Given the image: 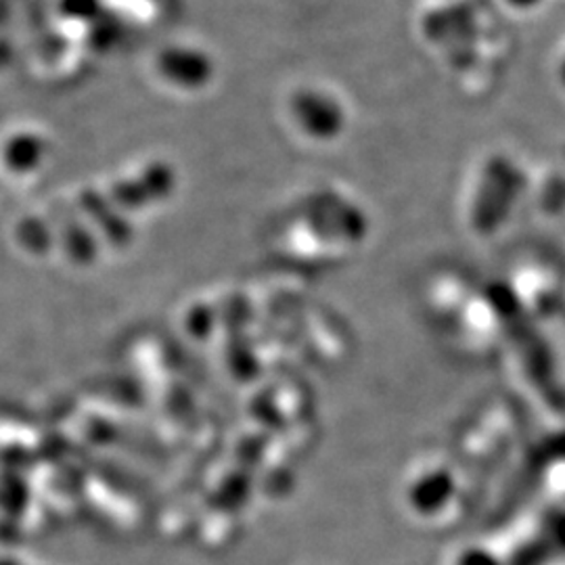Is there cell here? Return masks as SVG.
I'll list each match as a JSON object with an SVG mask.
<instances>
[{"label":"cell","mask_w":565,"mask_h":565,"mask_svg":"<svg viewBox=\"0 0 565 565\" xmlns=\"http://www.w3.org/2000/svg\"><path fill=\"white\" fill-rule=\"evenodd\" d=\"M555 534H557V539H559L562 546H565V515L559 520L557 527H555Z\"/></svg>","instance_id":"cell-6"},{"label":"cell","mask_w":565,"mask_h":565,"mask_svg":"<svg viewBox=\"0 0 565 565\" xmlns=\"http://www.w3.org/2000/svg\"><path fill=\"white\" fill-rule=\"evenodd\" d=\"M455 565H503V562L494 553L480 548V546H473V548L463 551Z\"/></svg>","instance_id":"cell-4"},{"label":"cell","mask_w":565,"mask_h":565,"mask_svg":"<svg viewBox=\"0 0 565 565\" xmlns=\"http://www.w3.org/2000/svg\"><path fill=\"white\" fill-rule=\"evenodd\" d=\"M557 78H559V82L565 86V55L562 57V61H559V65H557Z\"/></svg>","instance_id":"cell-7"},{"label":"cell","mask_w":565,"mask_h":565,"mask_svg":"<svg viewBox=\"0 0 565 565\" xmlns=\"http://www.w3.org/2000/svg\"><path fill=\"white\" fill-rule=\"evenodd\" d=\"M149 72L172 90H203L216 74L214 55L198 42L170 41L149 57Z\"/></svg>","instance_id":"cell-1"},{"label":"cell","mask_w":565,"mask_h":565,"mask_svg":"<svg viewBox=\"0 0 565 565\" xmlns=\"http://www.w3.org/2000/svg\"><path fill=\"white\" fill-rule=\"evenodd\" d=\"M452 492L450 480L446 476H425L411 492V503L422 515H436L448 503Z\"/></svg>","instance_id":"cell-3"},{"label":"cell","mask_w":565,"mask_h":565,"mask_svg":"<svg viewBox=\"0 0 565 565\" xmlns=\"http://www.w3.org/2000/svg\"><path fill=\"white\" fill-rule=\"evenodd\" d=\"M291 118L312 139H333L345 124L342 103L323 88L306 86L289 99Z\"/></svg>","instance_id":"cell-2"},{"label":"cell","mask_w":565,"mask_h":565,"mask_svg":"<svg viewBox=\"0 0 565 565\" xmlns=\"http://www.w3.org/2000/svg\"><path fill=\"white\" fill-rule=\"evenodd\" d=\"M503 4L518 13H532L539 11L545 4V0H503Z\"/></svg>","instance_id":"cell-5"}]
</instances>
